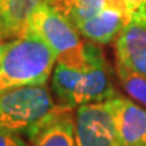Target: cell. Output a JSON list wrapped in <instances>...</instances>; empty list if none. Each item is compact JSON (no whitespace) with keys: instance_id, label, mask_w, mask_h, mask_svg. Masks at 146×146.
<instances>
[{"instance_id":"obj_6","label":"cell","mask_w":146,"mask_h":146,"mask_svg":"<svg viewBox=\"0 0 146 146\" xmlns=\"http://www.w3.org/2000/svg\"><path fill=\"white\" fill-rule=\"evenodd\" d=\"M122 146H146V110L116 95L107 100Z\"/></svg>"},{"instance_id":"obj_15","label":"cell","mask_w":146,"mask_h":146,"mask_svg":"<svg viewBox=\"0 0 146 146\" xmlns=\"http://www.w3.org/2000/svg\"><path fill=\"white\" fill-rule=\"evenodd\" d=\"M4 45H5V41L4 39H0V56H1V52L4 49Z\"/></svg>"},{"instance_id":"obj_5","label":"cell","mask_w":146,"mask_h":146,"mask_svg":"<svg viewBox=\"0 0 146 146\" xmlns=\"http://www.w3.org/2000/svg\"><path fill=\"white\" fill-rule=\"evenodd\" d=\"M74 123L77 146H122L107 102L77 107Z\"/></svg>"},{"instance_id":"obj_7","label":"cell","mask_w":146,"mask_h":146,"mask_svg":"<svg viewBox=\"0 0 146 146\" xmlns=\"http://www.w3.org/2000/svg\"><path fill=\"white\" fill-rule=\"evenodd\" d=\"M27 146H77L73 110L58 106L34 130Z\"/></svg>"},{"instance_id":"obj_17","label":"cell","mask_w":146,"mask_h":146,"mask_svg":"<svg viewBox=\"0 0 146 146\" xmlns=\"http://www.w3.org/2000/svg\"><path fill=\"white\" fill-rule=\"evenodd\" d=\"M0 39H4V36H3V33H1V29H0ZM5 41V39H4Z\"/></svg>"},{"instance_id":"obj_9","label":"cell","mask_w":146,"mask_h":146,"mask_svg":"<svg viewBox=\"0 0 146 146\" xmlns=\"http://www.w3.org/2000/svg\"><path fill=\"white\" fill-rule=\"evenodd\" d=\"M130 21L131 12L129 8L111 7L91 21L83 23L76 30L80 35L94 43H108L119 35V33Z\"/></svg>"},{"instance_id":"obj_11","label":"cell","mask_w":146,"mask_h":146,"mask_svg":"<svg viewBox=\"0 0 146 146\" xmlns=\"http://www.w3.org/2000/svg\"><path fill=\"white\" fill-rule=\"evenodd\" d=\"M46 0H7L0 10V29L5 41L21 36L33 14Z\"/></svg>"},{"instance_id":"obj_1","label":"cell","mask_w":146,"mask_h":146,"mask_svg":"<svg viewBox=\"0 0 146 146\" xmlns=\"http://www.w3.org/2000/svg\"><path fill=\"white\" fill-rule=\"evenodd\" d=\"M87 58L88 66L85 69L56 64L50 81L58 106L73 110L84 104L107 102L119 95L110 78L100 47L87 43Z\"/></svg>"},{"instance_id":"obj_13","label":"cell","mask_w":146,"mask_h":146,"mask_svg":"<svg viewBox=\"0 0 146 146\" xmlns=\"http://www.w3.org/2000/svg\"><path fill=\"white\" fill-rule=\"evenodd\" d=\"M0 146H27V139L12 131L0 130Z\"/></svg>"},{"instance_id":"obj_8","label":"cell","mask_w":146,"mask_h":146,"mask_svg":"<svg viewBox=\"0 0 146 146\" xmlns=\"http://www.w3.org/2000/svg\"><path fill=\"white\" fill-rule=\"evenodd\" d=\"M116 64L146 76V22L133 21L116 36Z\"/></svg>"},{"instance_id":"obj_2","label":"cell","mask_w":146,"mask_h":146,"mask_svg":"<svg viewBox=\"0 0 146 146\" xmlns=\"http://www.w3.org/2000/svg\"><path fill=\"white\" fill-rule=\"evenodd\" d=\"M57 57L52 47L31 31L5 41L0 56V94L23 87L46 85Z\"/></svg>"},{"instance_id":"obj_16","label":"cell","mask_w":146,"mask_h":146,"mask_svg":"<svg viewBox=\"0 0 146 146\" xmlns=\"http://www.w3.org/2000/svg\"><path fill=\"white\" fill-rule=\"evenodd\" d=\"M5 1H7V0H0V10L3 8V5L5 4Z\"/></svg>"},{"instance_id":"obj_4","label":"cell","mask_w":146,"mask_h":146,"mask_svg":"<svg viewBox=\"0 0 146 146\" xmlns=\"http://www.w3.org/2000/svg\"><path fill=\"white\" fill-rule=\"evenodd\" d=\"M58 104L46 85L11 89L0 94V130L30 138L34 130Z\"/></svg>"},{"instance_id":"obj_12","label":"cell","mask_w":146,"mask_h":146,"mask_svg":"<svg viewBox=\"0 0 146 146\" xmlns=\"http://www.w3.org/2000/svg\"><path fill=\"white\" fill-rule=\"evenodd\" d=\"M116 74L126 94L137 103L146 107V76L133 72L120 64H116Z\"/></svg>"},{"instance_id":"obj_10","label":"cell","mask_w":146,"mask_h":146,"mask_svg":"<svg viewBox=\"0 0 146 146\" xmlns=\"http://www.w3.org/2000/svg\"><path fill=\"white\" fill-rule=\"evenodd\" d=\"M47 4L66 18L74 29L91 21L107 8H129L127 0H46ZM131 12V11H130Z\"/></svg>"},{"instance_id":"obj_3","label":"cell","mask_w":146,"mask_h":146,"mask_svg":"<svg viewBox=\"0 0 146 146\" xmlns=\"http://www.w3.org/2000/svg\"><path fill=\"white\" fill-rule=\"evenodd\" d=\"M26 31L39 35L52 47L57 57V64L73 69H85L88 66L87 43H83L72 23L47 4V1L33 14Z\"/></svg>"},{"instance_id":"obj_14","label":"cell","mask_w":146,"mask_h":146,"mask_svg":"<svg viewBox=\"0 0 146 146\" xmlns=\"http://www.w3.org/2000/svg\"><path fill=\"white\" fill-rule=\"evenodd\" d=\"M133 21L146 22V0H127Z\"/></svg>"}]
</instances>
